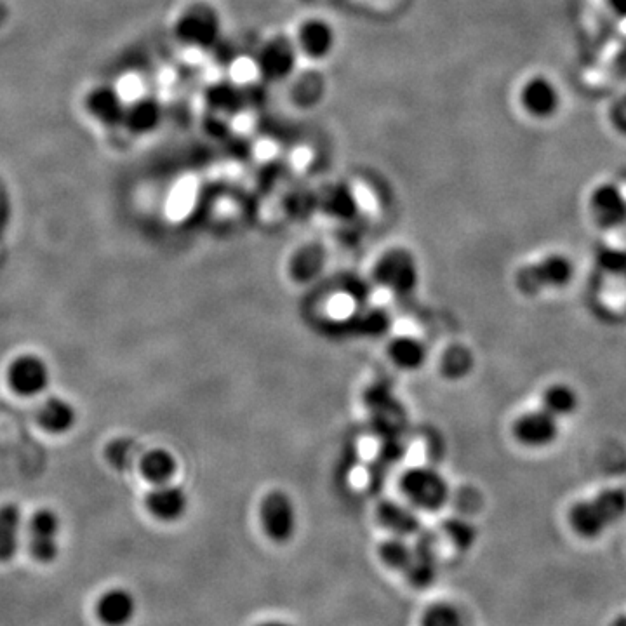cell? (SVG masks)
I'll list each match as a JSON object with an SVG mask.
<instances>
[{
	"label": "cell",
	"mask_w": 626,
	"mask_h": 626,
	"mask_svg": "<svg viewBox=\"0 0 626 626\" xmlns=\"http://www.w3.org/2000/svg\"><path fill=\"white\" fill-rule=\"evenodd\" d=\"M626 513V493L621 489H606L590 500L576 503L569 512L574 533L583 538H597L609 527L623 519Z\"/></svg>",
	"instance_id": "cell-1"
},
{
	"label": "cell",
	"mask_w": 626,
	"mask_h": 626,
	"mask_svg": "<svg viewBox=\"0 0 626 626\" xmlns=\"http://www.w3.org/2000/svg\"><path fill=\"white\" fill-rule=\"evenodd\" d=\"M174 34L185 46L211 49L223 34L220 11L209 2H194L178 16Z\"/></svg>",
	"instance_id": "cell-2"
},
{
	"label": "cell",
	"mask_w": 626,
	"mask_h": 626,
	"mask_svg": "<svg viewBox=\"0 0 626 626\" xmlns=\"http://www.w3.org/2000/svg\"><path fill=\"white\" fill-rule=\"evenodd\" d=\"M400 493L404 494L413 507L425 512H437L446 507L449 486L437 470L428 467H413L402 473L399 480Z\"/></svg>",
	"instance_id": "cell-3"
},
{
	"label": "cell",
	"mask_w": 626,
	"mask_h": 626,
	"mask_svg": "<svg viewBox=\"0 0 626 626\" xmlns=\"http://www.w3.org/2000/svg\"><path fill=\"white\" fill-rule=\"evenodd\" d=\"M373 279L390 293L406 296L413 293L420 282V268L413 254L402 247L388 249L374 265Z\"/></svg>",
	"instance_id": "cell-4"
},
{
	"label": "cell",
	"mask_w": 626,
	"mask_h": 626,
	"mask_svg": "<svg viewBox=\"0 0 626 626\" xmlns=\"http://www.w3.org/2000/svg\"><path fill=\"white\" fill-rule=\"evenodd\" d=\"M573 275V261L564 254H550L545 260L519 270L517 287L522 293L534 296L545 289L566 286L573 279Z\"/></svg>",
	"instance_id": "cell-5"
},
{
	"label": "cell",
	"mask_w": 626,
	"mask_h": 626,
	"mask_svg": "<svg viewBox=\"0 0 626 626\" xmlns=\"http://www.w3.org/2000/svg\"><path fill=\"white\" fill-rule=\"evenodd\" d=\"M300 51L294 39L286 35H275L268 39L256 54V68L261 79L267 82L287 80L296 70Z\"/></svg>",
	"instance_id": "cell-6"
},
{
	"label": "cell",
	"mask_w": 626,
	"mask_h": 626,
	"mask_svg": "<svg viewBox=\"0 0 626 626\" xmlns=\"http://www.w3.org/2000/svg\"><path fill=\"white\" fill-rule=\"evenodd\" d=\"M260 522L263 533L275 543L293 540L298 527V513L293 500L282 491H270L261 500Z\"/></svg>",
	"instance_id": "cell-7"
},
{
	"label": "cell",
	"mask_w": 626,
	"mask_h": 626,
	"mask_svg": "<svg viewBox=\"0 0 626 626\" xmlns=\"http://www.w3.org/2000/svg\"><path fill=\"white\" fill-rule=\"evenodd\" d=\"M61 520L58 513L40 508L28 524V548L40 564H51L60 555Z\"/></svg>",
	"instance_id": "cell-8"
},
{
	"label": "cell",
	"mask_w": 626,
	"mask_h": 626,
	"mask_svg": "<svg viewBox=\"0 0 626 626\" xmlns=\"http://www.w3.org/2000/svg\"><path fill=\"white\" fill-rule=\"evenodd\" d=\"M520 107L529 117L548 120L559 114L562 94L552 79L545 75H534L524 82L519 93Z\"/></svg>",
	"instance_id": "cell-9"
},
{
	"label": "cell",
	"mask_w": 626,
	"mask_h": 626,
	"mask_svg": "<svg viewBox=\"0 0 626 626\" xmlns=\"http://www.w3.org/2000/svg\"><path fill=\"white\" fill-rule=\"evenodd\" d=\"M7 380L13 392L23 397H35L46 392L51 381V373L46 362L37 355H21L9 366Z\"/></svg>",
	"instance_id": "cell-10"
},
{
	"label": "cell",
	"mask_w": 626,
	"mask_h": 626,
	"mask_svg": "<svg viewBox=\"0 0 626 626\" xmlns=\"http://www.w3.org/2000/svg\"><path fill=\"white\" fill-rule=\"evenodd\" d=\"M294 42L300 54L308 60H326L336 49V30L329 21L308 18L298 27Z\"/></svg>",
	"instance_id": "cell-11"
},
{
	"label": "cell",
	"mask_w": 626,
	"mask_h": 626,
	"mask_svg": "<svg viewBox=\"0 0 626 626\" xmlns=\"http://www.w3.org/2000/svg\"><path fill=\"white\" fill-rule=\"evenodd\" d=\"M590 209L599 227L611 230L626 223V195L614 183H602L593 190Z\"/></svg>",
	"instance_id": "cell-12"
},
{
	"label": "cell",
	"mask_w": 626,
	"mask_h": 626,
	"mask_svg": "<svg viewBox=\"0 0 626 626\" xmlns=\"http://www.w3.org/2000/svg\"><path fill=\"white\" fill-rule=\"evenodd\" d=\"M513 435L524 446H548L559 435V418L548 413L547 409L522 414L513 425Z\"/></svg>",
	"instance_id": "cell-13"
},
{
	"label": "cell",
	"mask_w": 626,
	"mask_h": 626,
	"mask_svg": "<svg viewBox=\"0 0 626 626\" xmlns=\"http://www.w3.org/2000/svg\"><path fill=\"white\" fill-rule=\"evenodd\" d=\"M138 602L126 588H112L96 602V616L107 626H126L134 620Z\"/></svg>",
	"instance_id": "cell-14"
},
{
	"label": "cell",
	"mask_w": 626,
	"mask_h": 626,
	"mask_svg": "<svg viewBox=\"0 0 626 626\" xmlns=\"http://www.w3.org/2000/svg\"><path fill=\"white\" fill-rule=\"evenodd\" d=\"M87 110L103 126H124L127 105L119 91L112 86H100L93 89L86 100Z\"/></svg>",
	"instance_id": "cell-15"
},
{
	"label": "cell",
	"mask_w": 626,
	"mask_h": 626,
	"mask_svg": "<svg viewBox=\"0 0 626 626\" xmlns=\"http://www.w3.org/2000/svg\"><path fill=\"white\" fill-rule=\"evenodd\" d=\"M148 512L152 513V517L162 522H176L183 519V515L188 510V496L181 487L155 486L150 493L147 494Z\"/></svg>",
	"instance_id": "cell-16"
},
{
	"label": "cell",
	"mask_w": 626,
	"mask_h": 626,
	"mask_svg": "<svg viewBox=\"0 0 626 626\" xmlns=\"http://www.w3.org/2000/svg\"><path fill=\"white\" fill-rule=\"evenodd\" d=\"M404 574L411 587L418 590L432 587L433 581L437 578V553L433 541L427 536L420 538L418 545H414L413 560Z\"/></svg>",
	"instance_id": "cell-17"
},
{
	"label": "cell",
	"mask_w": 626,
	"mask_h": 626,
	"mask_svg": "<svg viewBox=\"0 0 626 626\" xmlns=\"http://www.w3.org/2000/svg\"><path fill=\"white\" fill-rule=\"evenodd\" d=\"M376 519L393 536L407 538L420 533V519L409 508L395 501H383L376 508Z\"/></svg>",
	"instance_id": "cell-18"
},
{
	"label": "cell",
	"mask_w": 626,
	"mask_h": 626,
	"mask_svg": "<svg viewBox=\"0 0 626 626\" xmlns=\"http://www.w3.org/2000/svg\"><path fill=\"white\" fill-rule=\"evenodd\" d=\"M162 117H164V110L160 101L147 96V98L134 101L133 105L127 107L124 127H127L133 134L145 136V134L154 133L155 129L160 126Z\"/></svg>",
	"instance_id": "cell-19"
},
{
	"label": "cell",
	"mask_w": 626,
	"mask_h": 626,
	"mask_svg": "<svg viewBox=\"0 0 626 626\" xmlns=\"http://www.w3.org/2000/svg\"><path fill=\"white\" fill-rule=\"evenodd\" d=\"M37 421L46 432L61 435V433L70 432L75 427L77 411L67 400L51 397L39 407Z\"/></svg>",
	"instance_id": "cell-20"
},
{
	"label": "cell",
	"mask_w": 626,
	"mask_h": 626,
	"mask_svg": "<svg viewBox=\"0 0 626 626\" xmlns=\"http://www.w3.org/2000/svg\"><path fill=\"white\" fill-rule=\"evenodd\" d=\"M21 510L14 503L0 507V564H7L20 550Z\"/></svg>",
	"instance_id": "cell-21"
},
{
	"label": "cell",
	"mask_w": 626,
	"mask_h": 626,
	"mask_svg": "<svg viewBox=\"0 0 626 626\" xmlns=\"http://www.w3.org/2000/svg\"><path fill=\"white\" fill-rule=\"evenodd\" d=\"M141 475L154 486L169 484L178 470V461L166 449H152L141 454L138 461Z\"/></svg>",
	"instance_id": "cell-22"
},
{
	"label": "cell",
	"mask_w": 626,
	"mask_h": 626,
	"mask_svg": "<svg viewBox=\"0 0 626 626\" xmlns=\"http://www.w3.org/2000/svg\"><path fill=\"white\" fill-rule=\"evenodd\" d=\"M388 357L402 371H416L427 360V347L413 336H399L390 341Z\"/></svg>",
	"instance_id": "cell-23"
},
{
	"label": "cell",
	"mask_w": 626,
	"mask_h": 626,
	"mask_svg": "<svg viewBox=\"0 0 626 626\" xmlns=\"http://www.w3.org/2000/svg\"><path fill=\"white\" fill-rule=\"evenodd\" d=\"M543 404L548 413L553 414L555 418H564L573 414L578 406H580V397L576 390L567 385H552L543 395Z\"/></svg>",
	"instance_id": "cell-24"
},
{
	"label": "cell",
	"mask_w": 626,
	"mask_h": 626,
	"mask_svg": "<svg viewBox=\"0 0 626 626\" xmlns=\"http://www.w3.org/2000/svg\"><path fill=\"white\" fill-rule=\"evenodd\" d=\"M105 454H107L108 463L115 470L124 472V470H133L138 465L143 451H141V446L136 440L120 437V439L112 440L108 444Z\"/></svg>",
	"instance_id": "cell-25"
},
{
	"label": "cell",
	"mask_w": 626,
	"mask_h": 626,
	"mask_svg": "<svg viewBox=\"0 0 626 626\" xmlns=\"http://www.w3.org/2000/svg\"><path fill=\"white\" fill-rule=\"evenodd\" d=\"M322 207L327 214L340 220H350L357 213V200L353 197L352 190L343 185L333 187L322 199Z\"/></svg>",
	"instance_id": "cell-26"
},
{
	"label": "cell",
	"mask_w": 626,
	"mask_h": 626,
	"mask_svg": "<svg viewBox=\"0 0 626 626\" xmlns=\"http://www.w3.org/2000/svg\"><path fill=\"white\" fill-rule=\"evenodd\" d=\"M380 557L385 566L390 567L393 571L406 573L407 567L413 560V547L407 545L404 538L393 536L390 540L383 541L380 547Z\"/></svg>",
	"instance_id": "cell-27"
},
{
	"label": "cell",
	"mask_w": 626,
	"mask_h": 626,
	"mask_svg": "<svg viewBox=\"0 0 626 626\" xmlns=\"http://www.w3.org/2000/svg\"><path fill=\"white\" fill-rule=\"evenodd\" d=\"M421 626H467V621L454 604L435 602L421 616Z\"/></svg>",
	"instance_id": "cell-28"
},
{
	"label": "cell",
	"mask_w": 626,
	"mask_h": 626,
	"mask_svg": "<svg viewBox=\"0 0 626 626\" xmlns=\"http://www.w3.org/2000/svg\"><path fill=\"white\" fill-rule=\"evenodd\" d=\"M322 265H324V251L320 247H305L294 256V279L312 280V277L319 274Z\"/></svg>",
	"instance_id": "cell-29"
},
{
	"label": "cell",
	"mask_w": 626,
	"mask_h": 626,
	"mask_svg": "<svg viewBox=\"0 0 626 626\" xmlns=\"http://www.w3.org/2000/svg\"><path fill=\"white\" fill-rule=\"evenodd\" d=\"M444 533L447 534V538L451 540L454 547L461 550V552H467L475 545L477 541V527L470 524L468 520L463 519H449L442 524Z\"/></svg>",
	"instance_id": "cell-30"
},
{
	"label": "cell",
	"mask_w": 626,
	"mask_h": 626,
	"mask_svg": "<svg viewBox=\"0 0 626 626\" xmlns=\"http://www.w3.org/2000/svg\"><path fill=\"white\" fill-rule=\"evenodd\" d=\"M390 326L387 313L381 310H367L360 312L352 319L353 331L362 336H381Z\"/></svg>",
	"instance_id": "cell-31"
},
{
	"label": "cell",
	"mask_w": 626,
	"mask_h": 626,
	"mask_svg": "<svg viewBox=\"0 0 626 626\" xmlns=\"http://www.w3.org/2000/svg\"><path fill=\"white\" fill-rule=\"evenodd\" d=\"M13 221V195L6 181L0 178V240L4 239Z\"/></svg>",
	"instance_id": "cell-32"
},
{
	"label": "cell",
	"mask_w": 626,
	"mask_h": 626,
	"mask_svg": "<svg viewBox=\"0 0 626 626\" xmlns=\"http://www.w3.org/2000/svg\"><path fill=\"white\" fill-rule=\"evenodd\" d=\"M343 291L352 300L366 301L369 298V294H371V287H369L366 280L359 279V277H347V279L343 280Z\"/></svg>",
	"instance_id": "cell-33"
},
{
	"label": "cell",
	"mask_w": 626,
	"mask_h": 626,
	"mask_svg": "<svg viewBox=\"0 0 626 626\" xmlns=\"http://www.w3.org/2000/svg\"><path fill=\"white\" fill-rule=\"evenodd\" d=\"M454 355H456V359H454L453 353L447 355L446 359H444V367H446L447 374L465 373L468 367H470V357L463 350H454Z\"/></svg>",
	"instance_id": "cell-34"
},
{
	"label": "cell",
	"mask_w": 626,
	"mask_h": 626,
	"mask_svg": "<svg viewBox=\"0 0 626 626\" xmlns=\"http://www.w3.org/2000/svg\"><path fill=\"white\" fill-rule=\"evenodd\" d=\"M607 4L618 16L626 18V0H607Z\"/></svg>",
	"instance_id": "cell-35"
},
{
	"label": "cell",
	"mask_w": 626,
	"mask_h": 626,
	"mask_svg": "<svg viewBox=\"0 0 626 626\" xmlns=\"http://www.w3.org/2000/svg\"><path fill=\"white\" fill-rule=\"evenodd\" d=\"M256 626H294V625H291V623H287V621L268 620V621H263V623H260V625H256Z\"/></svg>",
	"instance_id": "cell-36"
},
{
	"label": "cell",
	"mask_w": 626,
	"mask_h": 626,
	"mask_svg": "<svg viewBox=\"0 0 626 626\" xmlns=\"http://www.w3.org/2000/svg\"><path fill=\"white\" fill-rule=\"evenodd\" d=\"M613 626H626V616H621V618L614 621Z\"/></svg>",
	"instance_id": "cell-37"
}]
</instances>
